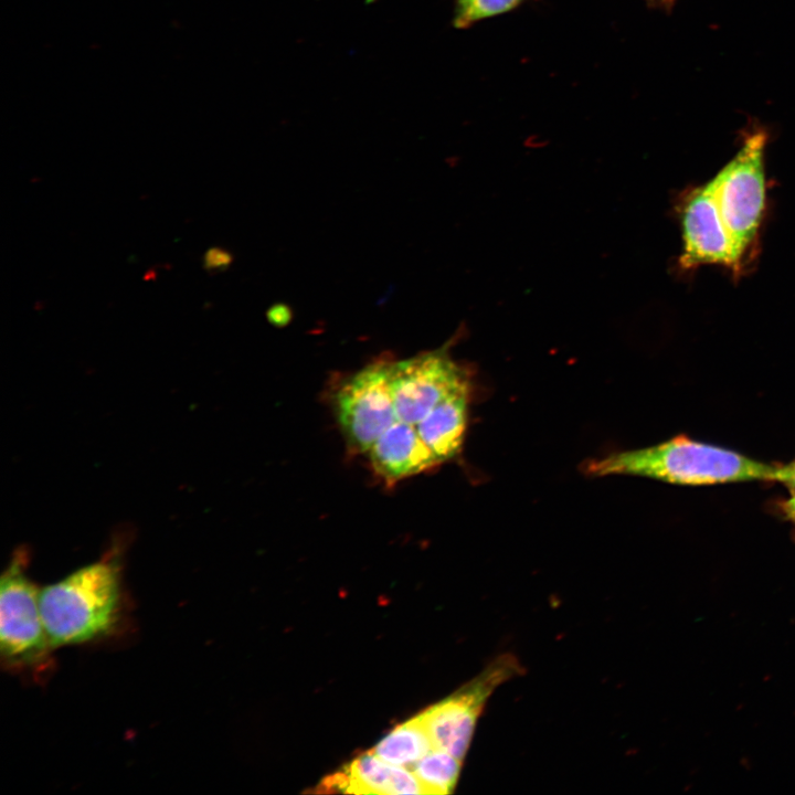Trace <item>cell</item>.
<instances>
[{
    "mask_svg": "<svg viewBox=\"0 0 795 795\" xmlns=\"http://www.w3.org/2000/svg\"><path fill=\"white\" fill-rule=\"evenodd\" d=\"M320 787L351 794H427L413 772L384 762L371 751L326 777Z\"/></svg>",
    "mask_w": 795,
    "mask_h": 795,
    "instance_id": "9",
    "label": "cell"
},
{
    "mask_svg": "<svg viewBox=\"0 0 795 795\" xmlns=\"http://www.w3.org/2000/svg\"><path fill=\"white\" fill-rule=\"evenodd\" d=\"M368 454L374 471L391 484L441 464L415 425L402 421H395L386 428Z\"/></svg>",
    "mask_w": 795,
    "mask_h": 795,
    "instance_id": "10",
    "label": "cell"
},
{
    "mask_svg": "<svg viewBox=\"0 0 795 795\" xmlns=\"http://www.w3.org/2000/svg\"><path fill=\"white\" fill-rule=\"evenodd\" d=\"M390 363L379 361L347 378L335 393V413L347 444L368 453L398 421L390 385Z\"/></svg>",
    "mask_w": 795,
    "mask_h": 795,
    "instance_id": "5",
    "label": "cell"
},
{
    "mask_svg": "<svg viewBox=\"0 0 795 795\" xmlns=\"http://www.w3.org/2000/svg\"><path fill=\"white\" fill-rule=\"evenodd\" d=\"M522 0H458L454 25L467 28L473 23L505 13L516 8Z\"/></svg>",
    "mask_w": 795,
    "mask_h": 795,
    "instance_id": "14",
    "label": "cell"
},
{
    "mask_svg": "<svg viewBox=\"0 0 795 795\" xmlns=\"http://www.w3.org/2000/svg\"><path fill=\"white\" fill-rule=\"evenodd\" d=\"M662 1H668V2H669V1H671V0H662Z\"/></svg>",
    "mask_w": 795,
    "mask_h": 795,
    "instance_id": "19",
    "label": "cell"
},
{
    "mask_svg": "<svg viewBox=\"0 0 795 795\" xmlns=\"http://www.w3.org/2000/svg\"><path fill=\"white\" fill-rule=\"evenodd\" d=\"M471 386H464L437 404L415 425L423 442L439 463L458 455L468 424Z\"/></svg>",
    "mask_w": 795,
    "mask_h": 795,
    "instance_id": "11",
    "label": "cell"
},
{
    "mask_svg": "<svg viewBox=\"0 0 795 795\" xmlns=\"http://www.w3.org/2000/svg\"><path fill=\"white\" fill-rule=\"evenodd\" d=\"M390 385L398 421L416 425L449 394L470 385V373L444 347L391 362Z\"/></svg>",
    "mask_w": 795,
    "mask_h": 795,
    "instance_id": "6",
    "label": "cell"
},
{
    "mask_svg": "<svg viewBox=\"0 0 795 795\" xmlns=\"http://www.w3.org/2000/svg\"><path fill=\"white\" fill-rule=\"evenodd\" d=\"M766 139L763 131L750 135L709 181L725 227L744 261L754 250L765 211Z\"/></svg>",
    "mask_w": 795,
    "mask_h": 795,
    "instance_id": "3",
    "label": "cell"
},
{
    "mask_svg": "<svg viewBox=\"0 0 795 795\" xmlns=\"http://www.w3.org/2000/svg\"><path fill=\"white\" fill-rule=\"evenodd\" d=\"M39 606L53 648L106 636L121 610L119 561L115 555L103 558L40 589Z\"/></svg>",
    "mask_w": 795,
    "mask_h": 795,
    "instance_id": "2",
    "label": "cell"
},
{
    "mask_svg": "<svg viewBox=\"0 0 795 795\" xmlns=\"http://www.w3.org/2000/svg\"><path fill=\"white\" fill-rule=\"evenodd\" d=\"M682 251L678 267L691 272L702 265H721L740 275L744 258L720 214L709 181L683 191L676 202Z\"/></svg>",
    "mask_w": 795,
    "mask_h": 795,
    "instance_id": "8",
    "label": "cell"
},
{
    "mask_svg": "<svg viewBox=\"0 0 795 795\" xmlns=\"http://www.w3.org/2000/svg\"><path fill=\"white\" fill-rule=\"evenodd\" d=\"M784 511L786 516L795 522V496L784 504Z\"/></svg>",
    "mask_w": 795,
    "mask_h": 795,
    "instance_id": "18",
    "label": "cell"
},
{
    "mask_svg": "<svg viewBox=\"0 0 795 795\" xmlns=\"http://www.w3.org/2000/svg\"><path fill=\"white\" fill-rule=\"evenodd\" d=\"M25 560L18 551L0 581V651L9 668L42 670L53 647L41 617L40 589L25 574Z\"/></svg>",
    "mask_w": 795,
    "mask_h": 795,
    "instance_id": "4",
    "label": "cell"
},
{
    "mask_svg": "<svg viewBox=\"0 0 795 795\" xmlns=\"http://www.w3.org/2000/svg\"><path fill=\"white\" fill-rule=\"evenodd\" d=\"M520 671L521 666L513 656L502 655L456 693L420 713L434 748L463 761L487 699L499 685Z\"/></svg>",
    "mask_w": 795,
    "mask_h": 795,
    "instance_id": "7",
    "label": "cell"
},
{
    "mask_svg": "<svg viewBox=\"0 0 795 795\" xmlns=\"http://www.w3.org/2000/svg\"><path fill=\"white\" fill-rule=\"evenodd\" d=\"M267 320L274 326V327H285L287 326L292 318H293V311L289 306L283 303L275 304L268 308L266 311Z\"/></svg>",
    "mask_w": 795,
    "mask_h": 795,
    "instance_id": "16",
    "label": "cell"
},
{
    "mask_svg": "<svg viewBox=\"0 0 795 795\" xmlns=\"http://www.w3.org/2000/svg\"><path fill=\"white\" fill-rule=\"evenodd\" d=\"M434 748L420 714L395 727L371 752L394 765L411 767Z\"/></svg>",
    "mask_w": 795,
    "mask_h": 795,
    "instance_id": "12",
    "label": "cell"
},
{
    "mask_svg": "<svg viewBox=\"0 0 795 795\" xmlns=\"http://www.w3.org/2000/svg\"><path fill=\"white\" fill-rule=\"evenodd\" d=\"M460 762L444 750L433 749L411 768L427 794H448L457 783Z\"/></svg>",
    "mask_w": 795,
    "mask_h": 795,
    "instance_id": "13",
    "label": "cell"
},
{
    "mask_svg": "<svg viewBox=\"0 0 795 795\" xmlns=\"http://www.w3.org/2000/svg\"><path fill=\"white\" fill-rule=\"evenodd\" d=\"M233 261L232 254L218 246L210 247L203 255V268L208 272H220L226 269Z\"/></svg>",
    "mask_w": 795,
    "mask_h": 795,
    "instance_id": "15",
    "label": "cell"
},
{
    "mask_svg": "<svg viewBox=\"0 0 795 795\" xmlns=\"http://www.w3.org/2000/svg\"><path fill=\"white\" fill-rule=\"evenodd\" d=\"M780 466L754 460L736 452L686 436L633 451L591 459L585 475H629L679 485H708L746 480H778Z\"/></svg>",
    "mask_w": 795,
    "mask_h": 795,
    "instance_id": "1",
    "label": "cell"
},
{
    "mask_svg": "<svg viewBox=\"0 0 795 795\" xmlns=\"http://www.w3.org/2000/svg\"><path fill=\"white\" fill-rule=\"evenodd\" d=\"M778 480L788 486L795 494V462L783 467L780 466Z\"/></svg>",
    "mask_w": 795,
    "mask_h": 795,
    "instance_id": "17",
    "label": "cell"
}]
</instances>
